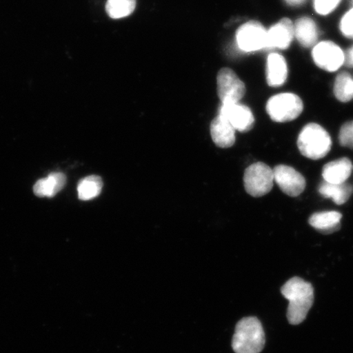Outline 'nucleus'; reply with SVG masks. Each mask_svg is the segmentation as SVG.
Returning <instances> with one entry per match:
<instances>
[{
  "mask_svg": "<svg viewBox=\"0 0 353 353\" xmlns=\"http://www.w3.org/2000/svg\"><path fill=\"white\" fill-rule=\"evenodd\" d=\"M281 294L288 300L287 319L291 325H299L305 320L314 301V290L311 283L297 276L281 287Z\"/></svg>",
  "mask_w": 353,
  "mask_h": 353,
  "instance_id": "f257e3e1",
  "label": "nucleus"
},
{
  "mask_svg": "<svg viewBox=\"0 0 353 353\" xmlns=\"http://www.w3.org/2000/svg\"><path fill=\"white\" fill-rule=\"evenodd\" d=\"M265 345V334L261 322L254 316L245 317L238 322L232 339L236 353H260Z\"/></svg>",
  "mask_w": 353,
  "mask_h": 353,
  "instance_id": "f03ea898",
  "label": "nucleus"
},
{
  "mask_svg": "<svg viewBox=\"0 0 353 353\" xmlns=\"http://www.w3.org/2000/svg\"><path fill=\"white\" fill-rule=\"evenodd\" d=\"M300 153L311 160H320L327 154L332 145L329 132L317 123H311L303 127L298 138Z\"/></svg>",
  "mask_w": 353,
  "mask_h": 353,
  "instance_id": "7ed1b4c3",
  "label": "nucleus"
},
{
  "mask_svg": "<svg viewBox=\"0 0 353 353\" xmlns=\"http://www.w3.org/2000/svg\"><path fill=\"white\" fill-rule=\"evenodd\" d=\"M266 108L273 121L285 123L295 120L302 114L303 103L296 94L284 92L272 97Z\"/></svg>",
  "mask_w": 353,
  "mask_h": 353,
  "instance_id": "20e7f679",
  "label": "nucleus"
},
{
  "mask_svg": "<svg viewBox=\"0 0 353 353\" xmlns=\"http://www.w3.org/2000/svg\"><path fill=\"white\" fill-rule=\"evenodd\" d=\"M274 173L263 162L254 163L247 168L244 174L245 191L254 197H261L271 192L274 185Z\"/></svg>",
  "mask_w": 353,
  "mask_h": 353,
  "instance_id": "39448f33",
  "label": "nucleus"
},
{
  "mask_svg": "<svg viewBox=\"0 0 353 353\" xmlns=\"http://www.w3.org/2000/svg\"><path fill=\"white\" fill-rule=\"evenodd\" d=\"M218 95L222 104L240 103L245 96V83L237 74L229 68L219 70L217 77Z\"/></svg>",
  "mask_w": 353,
  "mask_h": 353,
  "instance_id": "423d86ee",
  "label": "nucleus"
},
{
  "mask_svg": "<svg viewBox=\"0 0 353 353\" xmlns=\"http://www.w3.org/2000/svg\"><path fill=\"white\" fill-rule=\"evenodd\" d=\"M268 30L259 21H251L238 29L236 38L238 47L246 52H252L267 48Z\"/></svg>",
  "mask_w": 353,
  "mask_h": 353,
  "instance_id": "0eeeda50",
  "label": "nucleus"
},
{
  "mask_svg": "<svg viewBox=\"0 0 353 353\" xmlns=\"http://www.w3.org/2000/svg\"><path fill=\"white\" fill-rule=\"evenodd\" d=\"M312 55L315 64L325 72H336L345 63V54L341 48L331 41L316 43Z\"/></svg>",
  "mask_w": 353,
  "mask_h": 353,
  "instance_id": "6e6552de",
  "label": "nucleus"
},
{
  "mask_svg": "<svg viewBox=\"0 0 353 353\" xmlns=\"http://www.w3.org/2000/svg\"><path fill=\"white\" fill-rule=\"evenodd\" d=\"M274 180L281 191L286 195L295 197L303 193L306 188V180L294 168L288 165H277L273 170Z\"/></svg>",
  "mask_w": 353,
  "mask_h": 353,
  "instance_id": "1a4fd4ad",
  "label": "nucleus"
},
{
  "mask_svg": "<svg viewBox=\"0 0 353 353\" xmlns=\"http://www.w3.org/2000/svg\"><path fill=\"white\" fill-rule=\"evenodd\" d=\"M219 114L226 119L236 131L248 132L254 125L253 112L247 105L240 103L221 105Z\"/></svg>",
  "mask_w": 353,
  "mask_h": 353,
  "instance_id": "9d476101",
  "label": "nucleus"
},
{
  "mask_svg": "<svg viewBox=\"0 0 353 353\" xmlns=\"http://www.w3.org/2000/svg\"><path fill=\"white\" fill-rule=\"evenodd\" d=\"M294 38V23L289 19L278 21L268 30L267 48L268 50H286Z\"/></svg>",
  "mask_w": 353,
  "mask_h": 353,
  "instance_id": "9b49d317",
  "label": "nucleus"
},
{
  "mask_svg": "<svg viewBox=\"0 0 353 353\" xmlns=\"http://www.w3.org/2000/svg\"><path fill=\"white\" fill-rule=\"evenodd\" d=\"M210 134L215 145L221 148H231L236 142V130L219 114L211 123Z\"/></svg>",
  "mask_w": 353,
  "mask_h": 353,
  "instance_id": "f8f14e48",
  "label": "nucleus"
},
{
  "mask_svg": "<svg viewBox=\"0 0 353 353\" xmlns=\"http://www.w3.org/2000/svg\"><path fill=\"white\" fill-rule=\"evenodd\" d=\"M266 77L269 86L279 87L284 85L288 77V65L283 56L276 52L269 54Z\"/></svg>",
  "mask_w": 353,
  "mask_h": 353,
  "instance_id": "ddd939ff",
  "label": "nucleus"
},
{
  "mask_svg": "<svg viewBox=\"0 0 353 353\" xmlns=\"http://www.w3.org/2000/svg\"><path fill=\"white\" fill-rule=\"evenodd\" d=\"M353 166L350 159L343 157L329 162L322 170V176L330 183H346L352 173Z\"/></svg>",
  "mask_w": 353,
  "mask_h": 353,
  "instance_id": "4468645a",
  "label": "nucleus"
},
{
  "mask_svg": "<svg viewBox=\"0 0 353 353\" xmlns=\"http://www.w3.org/2000/svg\"><path fill=\"white\" fill-rule=\"evenodd\" d=\"M342 214L336 211H325L313 214L309 224L316 230L325 235L336 232L341 228Z\"/></svg>",
  "mask_w": 353,
  "mask_h": 353,
  "instance_id": "2eb2a0df",
  "label": "nucleus"
},
{
  "mask_svg": "<svg viewBox=\"0 0 353 353\" xmlns=\"http://www.w3.org/2000/svg\"><path fill=\"white\" fill-rule=\"evenodd\" d=\"M294 37L303 47L315 46L319 39L315 21L310 17H303L298 19L294 24Z\"/></svg>",
  "mask_w": 353,
  "mask_h": 353,
  "instance_id": "dca6fc26",
  "label": "nucleus"
},
{
  "mask_svg": "<svg viewBox=\"0 0 353 353\" xmlns=\"http://www.w3.org/2000/svg\"><path fill=\"white\" fill-rule=\"evenodd\" d=\"M65 183L64 174L52 173L34 184V193L39 197H54L64 188Z\"/></svg>",
  "mask_w": 353,
  "mask_h": 353,
  "instance_id": "f3484780",
  "label": "nucleus"
},
{
  "mask_svg": "<svg viewBox=\"0 0 353 353\" xmlns=\"http://www.w3.org/2000/svg\"><path fill=\"white\" fill-rule=\"evenodd\" d=\"M319 193L325 198L332 199L335 204L343 205L352 195L353 188L350 183H330L324 181L319 186Z\"/></svg>",
  "mask_w": 353,
  "mask_h": 353,
  "instance_id": "a211bd4d",
  "label": "nucleus"
},
{
  "mask_svg": "<svg viewBox=\"0 0 353 353\" xmlns=\"http://www.w3.org/2000/svg\"><path fill=\"white\" fill-rule=\"evenodd\" d=\"M103 187V180L99 176H86L79 181L78 184L77 192L79 200L87 201L99 196Z\"/></svg>",
  "mask_w": 353,
  "mask_h": 353,
  "instance_id": "6ab92c4d",
  "label": "nucleus"
},
{
  "mask_svg": "<svg viewBox=\"0 0 353 353\" xmlns=\"http://www.w3.org/2000/svg\"><path fill=\"white\" fill-rule=\"evenodd\" d=\"M334 94L342 103L353 99V77L350 73L343 72L338 74L334 81Z\"/></svg>",
  "mask_w": 353,
  "mask_h": 353,
  "instance_id": "aec40b11",
  "label": "nucleus"
},
{
  "mask_svg": "<svg viewBox=\"0 0 353 353\" xmlns=\"http://www.w3.org/2000/svg\"><path fill=\"white\" fill-rule=\"evenodd\" d=\"M137 0H108L105 11L112 19H121L135 10Z\"/></svg>",
  "mask_w": 353,
  "mask_h": 353,
  "instance_id": "412c9836",
  "label": "nucleus"
},
{
  "mask_svg": "<svg viewBox=\"0 0 353 353\" xmlns=\"http://www.w3.org/2000/svg\"><path fill=\"white\" fill-rule=\"evenodd\" d=\"M339 140L343 147L353 149V121L344 123L341 127Z\"/></svg>",
  "mask_w": 353,
  "mask_h": 353,
  "instance_id": "4be33fe9",
  "label": "nucleus"
},
{
  "mask_svg": "<svg viewBox=\"0 0 353 353\" xmlns=\"http://www.w3.org/2000/svg\"><path fill=\"white\" fill-rule=\"evenodd\" d=\"M341 2V0H314L315 11L320 15H328Z\"/></svg>",
  "mask_w": 353,
  "mask_h": 353,
  "instance_id": "5701e85b",
  "label": "nucleus"
},
{
  "mask_svg": "<svg viewBox=\"0 0 353 353\" xmlns=\"http://www.w3.org/2000/svg\"><path fill=\"white\" fill-rule=\"evenodd\" d=\"M341 30L344 37L353 39V8L343 17Z\"/></svg>",
  "mask_w": 353,
  "mask_h": 353,
  "instance_id": "b1692460",
  "label": "nucleus"
},
{
  "mask_svg": "<svg viewBox=\"0 0 353 353\" xmlns=\"http://www.w3.org/2000/svg\"><path fill=\"white\" fill-rule=\"evenodd\" d=\"M348 66H353V47L345 54V63Z\"/></svg>",
  "mask_w": 353,
  "mask_h": 353,
  "instance_id": "393cba45",
  "label": "nucleus"
},
{
  "mask_svg": "<svg viewBox=\"0 0 353 353\" xmlns=\"http://www.w3.org/2000/svg\"><path fill=\"white\" fill-rule=\"evenodd\" d=\"M285 1L288 3L290 6H297L303 3L304 0H285Z\"/></svg>",
  "mask_w": 353,
  "mask_h": 353,
  "instance_id": "a878e982",
  "label": "nucleus"
},
{
  "mask_svg": "<svg viewBox=\"0 0 353 353\" xmlns=\"http://www.w3.org/2000/svg\"><path fill=\"white\" fill-rule=\"evenodd\" d=\"M352 3H353V0H352Z\"/></svg>",
  "mask_w": 353,
  "mask_h": 353,
  "instance_id": "bb28decb",
  "label": "nucleus"
}]
</instances>
